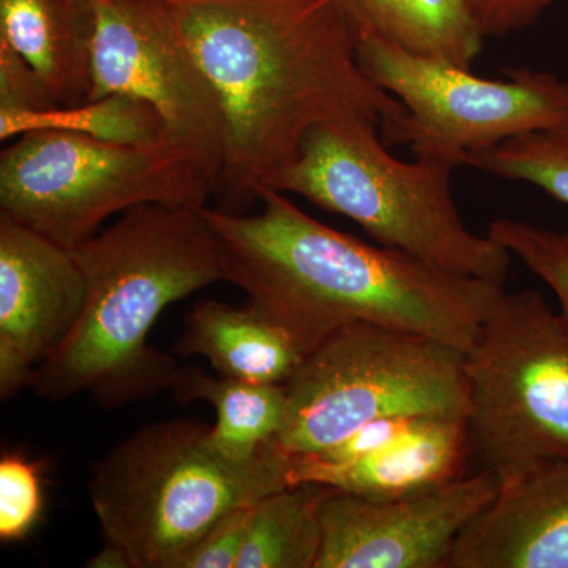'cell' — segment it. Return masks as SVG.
<instances>
[{"label":"cell","instance_id":"cell-1","mask_svg":"<svg viewBox=\"0 0 568 568\" xmlns=\"http://www.w3.org/2000/svg\"><path fill=\"white\" fill-rule=\"evenodd\" d=\"M224 114L216 211L245 215L274 190L323 123L390 121L405 111L362 70L336 0L171 2Z\"/></svg>","mask_w":568,"mask_h":568},{"label":"cell","instance_id":"cell-2","mask_svg":"<svg viewBox=\"0 0 568 568\" xmlns=\"http://www.w3.org/2000/svg\"><path fill=\"white\" fill-rule=\"evenodd\" d=\"M260 203L256 215L209 205L205 212L226 248V282L304 355L357 323L429 336L466 353L504 293L339 233L278 190H265Z\"/></svg>","mask_w":568,"mask_h":568},{"label":"cell","instance_id":"cell-3","mask_svg":"<svg viewBox=\"0 0 568 568\" xmlns=\"http://www.w3.org/2000/svg\"><path fill=\"white\" fill-rule=\"evenodd\" d=\"M205 207L142 204L71 248L88 284L77 327L29 388L48 402L89 394L119 407L170 390L173 357L149 345L166 306L226 282V248Z\"/></svg>","mask_w":568,"mask_h":568},{"label":"cell","instance_id":"cell-4","mask_svg":"<svg viewBox=\"0 0 568 568\" xmlns=\"http://www.w3.org/2000/svg\"><path fill=\"white\" fill-rule=\"evenodd\" d=\"M192 418L141 426L91 467V503L130 568H175L220 519L291 485V457L271 440L234 462Z\"/></svg>","mask_w":568,"mask_h":568},{"label":"cell","instance_id":"cell-5","mask_svg":"<svg viewBox=\"0 0 568 568\" xmlns=\"http://www.w3.org/2000/svg\"><path fill=\"white\" fill-rule=\"evenodd\" d=\"M379 123L317 125L274 190L295 193L357 223L387 248L481 282L504 286L511 254L478 235L459 215L452 174L458 164L435 156L402 162L379 140Z\"/></svg>","mask_w":568,"mask_h":568},{"label":"cell","instance_id":"cell-6","mask_svg":"<svg viewBox=\"0 0 568 568\" xmlns=\"http://www.w3.org/2000/svg\"><path fill=\"white\" fill-rule=\"evenodd\" d=\"M275 437L290 457L320 454L362 426L396 416H467L465 353L429 336L357 323L304 355Z\"/></svg>","mask_w":568,"mask_h":568},{"label":"cell","instance_id":"cell-7","mask_svg":"<svg viewBox=\"0 0 568 568\" xmlns=\"http://www.w3.org/2000/svg\"><path fill=\"white\" fill-rule=\"evenodd\" d=\"M215 182L160 141L115 144L62 130L14 138L0 155V215L74 248L115 213L142 204L204 207Z\"/></svg>","mask_w":568,"mask_h":568},{"label":"cell","instance_id":"cell-8","mask_svg":"<svg viewBox=\"0 0 568 568\" xmlns=\"http://www.w3.org/2000/svg\"><path fill=\"white\" fill-rule=\"evenodd\" d=\"M470 462L499 481L568 458V327L537 291L497 298L465 353Z\"/></svg>","mask_w":568,"mask_h":568},{"label":"cell","instance_id":"cell-9","mask_svg":"<svg viewBox=\"0 0 568 568\" xmlns=\"http://www.w3.org/2000/svg\"><path fill=\"white\" fill-rule=\"evenodd\" d=\"M362 70L405 111L381 123L386 144L463 166L469 153L534 132L568 129V82L548 71L504 70L506 80L355 37Z\"/></svg>","mask_w":568,"mask_h":568},{"label":"cell","instance_id":"cell-10","mask_svg":"<svg viewBox=\"0 0 568 568\" xmlns=\"http://www.w3.org/2000/svg\"><path fill=\"white\" fill-rule=\"evenodd\" d=\"M91 100L123 93L151 104L166 140L219 181L224 114L219 93L168 0H92ZM215 192V190H213Z\"/></svg>","mask_w":568,"mask_h":568},{"label":"cell","instance_id":"cell-11","mask_svg":"<svg viewBox=\"0 0 568 568\" xmlns=\"http://www.w3.org/2000/svg\"><path fill=\"white\" fill-rule=\"evenodd\" d=\"M499 488L491 470L384 499L332 488L321 504L315 568H447L459 534Z\"/></svg>","mask_w":568,"mask_h":568},{"label":"cell","instance_id":"cell-12","mask_svg":"<svg viewBox=\"0 0 568 568\" xmlns=\"http://www.w3.org/2000/svg\"><path fill=\"white\" fill-rule=\"evenodd\" d=\"M88 297L65 246L0 215V395L29 387L77 327Z\"/></svg>","mask_w":568,"mask_h":568},{"label":"cell","instance_id":"cell-13","mask_svg":"<svg viewBox=\"0 0 568 568\" xmlns=\"http://www.w3.org/2000/svg\"><path fill=\"white\" fill-rule=\"evenodd\" d=\"M447 568H568V458L500 481L459 534Z\"/></svg>","mask_w":568,"mask_h":568},{"label":"cell","instance_id":"cell-14","mask_svg":"<svg viewBox=\"0 0 568 568\" xmlns=\"http://www.w3.org/2000/svg\"><path fill=\"white\" fill-rule=\"evenodd\" d=\"M466 416L426 414L386 446L349 462L291 457V485L320 484L375 499L413 495L470 474Z\"/></svg>","mask_w":568,"mask_h":568},{"label":"cell","instance_id":"cell-15","mask_svg":"<svg viewBox=\"0 0 568 568\" xmlns=\"http://www.w3.org/2000/svg\"><path fill=\"white\" fill-rule=\"evenodd\" d=\"M92 0H0V47L28 63L58 106L91 100Z\"/></svg>","mask_w":568,"mask_h":568},{"label":"cell","instance_id":"cell-16","mask_svg":"<svg viewBox=\"0 0 568 568\" xmlns=\"http://www.w3.org/2000/svg\"><path fill=\"white\" fill-rule=\"evenodd\" d=\"M175 351L203 355L222 376L254 384H284L304 354L291 336L252 305L197 302Z\"/></svg>","mask_w":568,"mask_h":568},{"label":"cell","instance_id":"cell-17","mask_svg":"<svg viewBox=\"0 0 568 568\" xmlns=\"http://www.w3.org/2000/svg\"><path fill=\"white\" fill-rule=\"evenodd\" d=\"M355 37H375L414 54L470 70L484 33L465 0H336Z\"/></svg>","mask_w":568,"mask_h":568},{"label":"cell","instance_id":"cell-18","mask_svg":"<svg viewBox=\"0 0 568 568\" xmlns=\"http://www.w3.org/2000/svg\"><path fill=\"white\" fill-rule=\"evenodd\" d=\"M171 394L179 403L207 402L216 422L209 432L213 450L234 462L256 457L278 436L286 417L283 384H254L207 375L196 365L179 366Z\"/></svg>","mask_w":568,"mask_h":568},{"label":"cell","instance_id":"cell-19","mask_svg":"<svg viewBox=\"0 0 568 568\" xmlns=\"http://www.w3.org/2000/svg\"><path fill=\"white\" fill-rule=\"evenodd\" d=\"M331 489L297 484L256 500L235 568H315L323 544L321 504Z\"/></svg>","mask_w":568,"mask_h":568},{"label":"cell","instance_id":"cell-20","mask_svg":"<svg viewBox=\"0 0 568 568\" xmlns=\"http://www.w3.org/2000/svg\"><path fill=\"white\" fill-rule=\"evenodd\" d=\"M40 130H62L115 144H155L166 140L159 112L151 104L123 93H111L73 106L0 114L2 141Z\"/></svg>","mask_w":568,"mask_h":568},{"label":"cell","instance_id":"cell-21","mask_svg":"<svg viewBox=\"0 0 568 568\" xmlns=\"http://www.w3.org/2000/svg\"><path fill=\"white\" fill-rule=\"evenodd\" d=\"M467 166L532 183L568 207V129L511 138L466 156Z\"/></svg>","mask_w":568,"mask_h":568},{"label":"cell","instance_id":"cell-22","mask_svg":"<svg viewBox=\"0 0 568 568\" xmlns=\"http://www.w3.org/2000/svg\"><path fill=\"white\" fill-rule=\"evenodd\" d=\"M487 234L548 284L568 327V233L521 220L497 219L489 223Z\"/></svg>","mask_w":568,"mask_h":568},{"label":"cell","instance_id":"cell-23","mask_svg":"<svg viewBox=\"0 0 568 568\" xmlns=\"http://www.w3.org/2000/svg\"><path fill=\"white\" fill-rule=\"evenodd\" d=\"M41 463L21 454L0 459V540L11 544L31 536L43 515Z\"/></svg>","mask_w":568,"mask_h":568},{"label":"cell","instance_id":"cell-24","mask_svg":"<svg viewBox=\"0 0 568 568\" xmlns=\"http://www.w3.org/2000/svg\"><path fill=\"white\" fill-rule=\"evenodd\" d=\"M250 507L237 508L220 519L182 556L175 568H235L244 547Z\"/></svg>","mask_w":568,"mask_h":568},{"label":"cell","instance_id":"cell-25","mask_svg":"<svg viewBox=\"0 0 568 568\" xmlns=\"http://www.w3.org/2000/svg\"><path fill=\"white\" fill-rule=\"evenodd\" d=\"M58 106L17 52L0 47V114Z\"/></svg>","mask_w":568,"mask_h":568},{"label":"cell","instance_id":"cell-26","mask_svg":"<svg viewBox=\"0 0 568 568\" xmlns=\"http://www.w3.org/2000/svg\"><path fill=\"white\" fill-rule=\"evenodd\" d=\"M485 37L506 36L529 28L558 0H465Z\"/></svg>","mask_w":568,"mask_h":568},{"label":"cell","instance_id":"cell-27","mask_svg":"<svg viewBox=\"0 0 568 568\" xmlns=\"http://www.w3.org/2000/svg\"><path fill=\"white\" fill-rule=\"evenodd\" d=\"M168 2H178V0H168Z\"/></svg>","mask_w":568,"mask_h":568}]
</instances>
